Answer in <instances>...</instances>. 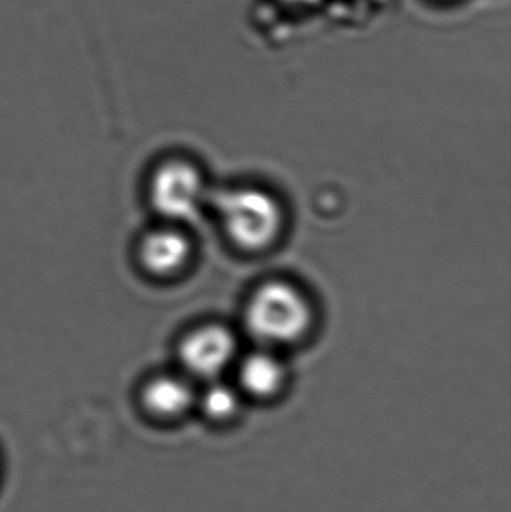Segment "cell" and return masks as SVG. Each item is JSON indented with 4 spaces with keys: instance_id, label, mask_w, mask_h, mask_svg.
I'll use <instances>...</instances> for the list:
<instances>
[{
    "instance_id": "6da1fadb",
    "label": "cell",
    "mask_w": 511,
    "mask_h": 512,
    "mask_svg": "<svg viewBox=\"0 0 511 512\" xmlns=\"http://www.w3.org/2000/svg\"><path fill=\"white\" fill-rule=\"evenodd\" d=\"M216 209L228 236L240 248L258 251L278 237L282 212L275 198L254 188L222 191L215 198Z\"/></svg>"
},
{
    "instance_id": "7a4b0ae2",
    "label": "cell",
    "mask_w": 511,
    "mask_h": 512,
    "mask_svg": "<svg viewBox=\"0 0 511 512\" xmlns=\"http://www.w3.org/2000/svg\"><path fill=\"white\" fill-rule=\"evenodd\" d=\"M311 318V307L302 292L284 282L261 286L246 309L249 331L270 343L299 339L308 330Z\"/></svg>"
},
{
    "instance_id": "3957f363",
    "label": "cell",
    "mask_w": 511,
    "mask_h": 512,
    "mask_svg": "<svg viewBox=\"0 0 511 512\" xmlns=\"http://www.w3.org/2000/svg\"><path fill=\"white\" fill-rule=\"evenodd\" d=\"M150 206L170 224H183L200 215L206 186L195 165L185 159L161 162L149 180Z\"/></svg>"
},
{
    "instance_id": "277c9868",
    "label": "cell",
    "mask_w": 511,
    "mask_h": 512,
    "mask_svg": "<svg viewBox=\"0 0 511 512\" xmlns=\"http://www.w3.org/2000/svg\"><path fill=\"white\" fill-rule=\"evenodd\" d=\"M236 352L233 334L218 325L191 331L179 345V358L189 375L213 379L227 369Z\"/></svg>"
},
{
    "instance_id": "5b68a950",
    "label": "cell",
    "mask_w": 511,
    "mask_h": 512,
    "mask_svg": "<svg viewBox=\"0 0 511 512\" xmlns=\"http://www.w3.org/2000/svg\"><path fill=\"white\" fill-rule=\"evenodd\" d=\"M191 255V240L170 222L147 231L137 245L138 265L156 279L176 276L188 265Z\"/></svg>"
},
{
    "instance_id": "8992f818",
    "label": "cell",
    "mask_w": 511,
    "mask_h": 512,
    "mask_svg": "<svg viewBox=\"0 0 511 512\" xmlns=\"http://www.w3.org/2000/svg\"><path fill=\"white\" fill-rule=\"evenodd\" d=\"M141 402L150 414L171 420L182 417L192 408L195 393L182 376L158 375L144 385Z\"/></svg>"
},
{
    "instance_id": "52a82bcc",
    "label": "cell",
    "mask_w": 511,
    "mask_h": 512,
    "mask_svg": "<svg viewBox=\"0 0 511 512\" xmlns=\"http://www.w3.org/2000/svg\"><path fill=\"white\" fill-rule=\"evenodd\" d=\"M285 372L281 361L266 352L249 355L240 367V382L255 397H270L281 390Z\"/></svg>"
},
{
    "instance_id": "ba28073f",
    "label": "cell",
    "mask_w": 511,
    "mask_h": 512,
    "mask_svg": "<svg viewBox=\"0 0 511 512\" xmlns=\"http://www.w3.org/2000/svg\"><path fill=\"white\" fill-rule=\"evenodd\" d=\"M204 412L213 420H228L239 409L240 399L228 385L213 384L201 397Z\"/></svg>"
},
{
    "instance_id": "9c48e42d",
    "label": "cell",
    "mask_w": 511,
    "mask_h": 512,
    "mask_svg": "<svg viewBox=\"0 0 511 512\" xmlns=\"http://www.w3.org/2000/svg\"><path fill=\"white\" fill-rule=\"evenodd\" d=\"M293 2H297V3H309V2H314V0H293Z\"/></svg>"
}]
</instances>
